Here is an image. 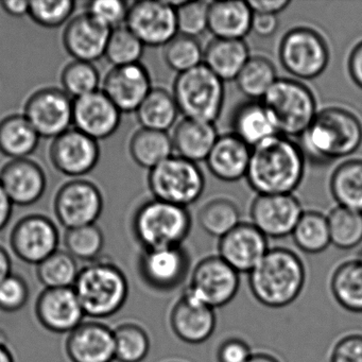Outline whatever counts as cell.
<instances>
[{"instance_id":"obj_34","label":"cell","mask_w":362,"mask_h":362,"mask_svg":"<svg viewBox=\"0 0 362 362\" xmlns=\"http://www.w3.org/2000/svg\"><path fill=\"white\" fill-rule=\"evenodd\" d=\"M330 192L338 206L362 213V160L339 165L330 177Z\"/></svg>"},{"instance_id":"obj_22","label":"cell","mask_w":362,"mask_h":362,"mask_svg":"<svg viewBox=\"0 0 362 362\" xmlns=\"http://www.w3.org/2000/svg\"><path fill=\"white\" fill-rule=\"evenodd\" d=\"M219 256L238 273H250L269 251L268 239L252 223H240L220 238Z\"/></svg>"},{"instance_id":"obj_39","label":"cell","mask_w":362,"mask_h":362,"mask_svg":"<svg viewBox=\"0 0 362 362\" xmlns=\"http://www.w3.org/2000/svg\"><path fill=\"white\" fill-rule=\"evenodd\" d=\"M330 243L341 250H351L362 243V213L337 206L327 216Z\"/></svg>"},{"instance_id":"obj_20","label":"cell","mask_w":362,"mask_h":362,"mask_svg":"<svg viewBox=\"0 0 362 362\" xmlns=\"http://www.w3.org/2000/svg\"><path fill=\"white\" fill-rule=\"evenodd\" d=\"M152 88L149 71L137 63L113 67L103 79L101 90L122 113H136Z\"/></svg>"},{"instance_id":"obj_57","label":"cell","mask_w":362,"mask_h":362,"mask_svg":"<svg viewBox=\"0 0 362 362\" xmlns=\"http://www.w3.org/2000/svg\"><path fill=\"white\" fill-rule=\"evenodd\" d=\"M12 274V259L9 252L0 245V283Z\"/></svg>"},{"instance_id":"obj_54","label":"cell","mask_w":362,"mask_h":362,"mask_svg":"<svg viewBox=\"0 0 362 362\" xmlns=\"http://www.w3.org/2000/svg\"><path fill=\"white\" fill-rule=\"evenodd\" d=\"M349 73L356 86L362 88V41L354 47L349 54Z\"/></svg>"},{"instance_id":"obj_60","label":"cell","mask_w":362,"mask_h":362,"mask_svg":"<svg viewBox=\"0 0 362 362\" xmlns=\"http://www.w3.org/2000/svg\"><path fill=\"white\" fill-rule=\"evenodd\" d=\"M356 259L359 260V262L362 264V249L358 252L357 257H356Z\"/></svg>"},{"instance_id":"obj_7","label":"cell","mask_w":362,"mask_h":362,"mask_svg":"<svg viewBox=\"0 0 362 362\" xmlns=\"http://www.w3.org/2000/svg\"><path fill=\"white\" fill-rule=\"evenodd\" d=\"M173 95L184 117L214 124L223 107V81L202 64L177 75Z\"/></svg>"},{"instance_id":"obj_40","label":"cell","mask_w":362,"mask_h":362,"mask_svg":"<svg viewBox=\"0 0 362 362\" xmlns=\"http://www.w3.org/2000/svg\"><path fill=\"white\" fill-rule=\"evenodd\" d=\"M198 219L203 230L219 239L241 223L238 207L228 199H216L205 204Z\"/></svg>"},{"instance_id":"obj_48","label":"cell","mask_w":362,"mask_h":362,"mask_svg":"<svg viewBox=\"0 0 362 362\" xmlns=\"http://www.w3.org/2000/svg\"><path fill=\"white\" fill-rule=\"evenodd\" d=\"M130 6L122 0H97L86 5V13L110 30L126 24Z\"/></svg>"},{"instance_id":"obj_43","label":"cell","mask_w":362,"mask_h":362,"mask_svg":"<svg viewBox=\"0 0 362 362\" xmlns=\"http://www.w3.org/2000/svg\"><path fill=\"white\" fill-rule=\"evenodd\" d=\"M67 253L76 259L94 262L105 247V235L96 224L67 230L64 236Z\"/></svg>"},{"instance_id":"obj_58","label":"cell","mask_w":362,"mask_h":362,"mask_svg":"<svg viewBox=\"0 0 362 362\" xmlns=\"http://www.w3.org/2000/svg\"><path fill=\"white\" fill-rule=\"evenodd\" d=\"M8 339L3 332H0V362H16L13 354L8 345Z\"/></svg>"},{"instance_id":"obj_50","label":"cell","mask_w":362,"mask_h":362,"mask_svg":"<svg viewBox=\"0 0 362 362\" xmlns=\"http://www.w3.org/2000/svg\"><path fill=\"white\" fill-rule=\"evenodd\" d=\"M330 362H362V334H351L334 344Z\"/></svg>"},{"instance_id":"obj_55","label":"cell","mask_w":362,"mask_h":362,"mask_svg":"<svg viewBox=\"0 0 362 362\" xmlns=\"http://www.w3.org/2000/svg\"><path fill=\"white\" fill-rule=\"evenodd\" d=\"M0 7L10 16L20 18L25 16H29L30 1H26V0H1Z\"/></svg>"},{"instance_id":"obj_30","label":"cell","mask_w":362,"mask_h":362,"mask_svg":"<svg viewBox=\"0 0 362 362\" xmlns=\"http://www.w3.org/2000/svg\"><path fill=\"white\" fill-rule=\"evenodd\" d=\"M232 124L234 134L251 148L279 135L262 101L241 105L233 116Z\"/></svg>"},{"instance_id":"obj_49","label":"cell","mask_w":362,"mask_h":362,"mask_svg":"<svg viewBox=\"0 0 362 362\" xmlns=\"http://www.w3.org/2000/svg\"><path fill=\"white\" fill-rule=\"evenodd\" d=\"M30 296L28 283L24 277L12 273L0 283V310L16 313L26 306Z\"/></svg>"},{"instance_id":"obj_42","label":"cell","mask_w":362,"mask_h":362,"mask_svg":"<svg viewBox=\"0 0 362 362\" xmlns=\"http://www.w3.org/2000/svg\"><path fill=\"white\" fill-rule=\"evenodd\" d=\"M145 47L141 40L124 25L111 31L105 57L113 67L137 64Z\"/></svg>"},{"instance_id":"obj_31","label":"cell","mask_w":362,"mask_h":362,"mask_svg":"<svg viewBox=\"0 0 362 362\" xmlns=\"http://www.w3.org/2000/svg\"><path fill=\"white\" fill-rule=\"evenodd\" d=\"M40 139L24 115L13 114L0 122V153L11 160L29 158L37 150Z\"/></svg>"},{"instance_id":"obj_16","label":"cell","mask_w":362,"mask_h":362,"mask_svg":"<svg viewBox=\"0 0 362 362\" xmlns=\"http://www.w3.org/2000/svg\"><path fill=\"white\" fill-rule=\"evenodd\" d=\"M303 213L292 194H258L250 211L252 224L267 238L274 239L291 235Z\"/></svg>"},{"instance_id":"obj_56","label":"cell","mask_w":362,"mask_h":362,"mask_svg":"<svg viewBox=\"0 0 362 362\" xmlns=\"http://www.w3.org/2000/svg\"><path fill=\"white\" fill-rule=\"evenodd\" d=\"M12 211H13V203L6 194L3 186L0 185V232L8 226L11 220Z\"/></svg>"},{"instance_id":"obj_5","label":"cell","mask_w":362,"mask_h":362,"mask_svg":"<svg viewBox=\"0 0 362 362\" xmlns=\"http://www.w3.org/2000/svg\"><path fill=\"white\" fill-rule=\"evenodd\" d=\"M132 228L144 250L181 247L192 228V217L185 207L153 199L135 211Z\"/></svg>"},{"instance_id":"obj_36","label":"cell","mask_w":362,"mask_h":362,"mask_svg":"<svg viewBox=\"0 0 362 362\" xmlns=\"http://www.w3.org/2000/svg\"><path fill=\"white\" fill-rule=\"evenodd\" d=\"M274 65L264 57H251L236 78L239 90L253 101L262 100L277 81Z\"/></svg>"},{"instance_id":"obj_44","label":"cell","mask_w":362,"mask_h":362,"mask_svg":"<svg viewBox=\"0 0 362 362\" xmlns=\"http://www.w3.org/2000/svg\"><path fill=\"white\" fill-rule=\"evenodd\" d=\"M100 81V74L96 66L82 61L69 63L61 74L63 90L74 100L99 90Z\"/></svg>"},{"instance_id":"obj_11","label":"cell","mask_w":362,"mask_h":362,"mask_svg":"<svg viewBox=\"0 0 362 362\" xmlns=\"http://www.w3.org/2000/svg\"><path fill=\"white\" fill-rule=\"evenodd\" d=\"M103 192L93 182L74 179L57 192L54 209L57 219L66 230L96 224L103 211Z\"/></svg>"},{"instance_id":"obj_29","label":"cell","mask_w":362,"mask_h":362,"mask_svg":"<svg viewBox=\"0 0 362 362\" xmlns=\"http://www.w3.org/2000/svg\"><path fill=\"white\" fill-rule=\"evenodd\" d=\"M250 58L249 47L243 40L215 39L205 47L203 64L222 81H232Z\"/></svg>"},{"instance_id":"obj_35","label":"cell","mask_w":362,"mask_h":362,"mask_svg":"<svg viewBox=\"0 0 362 362\" xmlns=\"http://www.w3.org/2000/svg\"><path fill=\"white\" fill-rule=\"evenodd\" d=\"M180 111L173 94L163 88H152L136 111L141 128L167 132L173 128Z\"/></svg>"},{"instance_id":"obj_45","label":"cell","mask_w":362,"mask_h":362,"mask_svg":"<svg viewBox=\"0 0 362 362\" xmlns=\"http://www.w3.org/2000/svg\"><path fill=\"white\" fill-rule=\"evenodd\" d=\"M204 50L194 37L177 35L164 50V59L169 69L177 75L192 71L203 64Z\"/></svg>"},{"instance_id":"obj_8","label":"cell","mask_w":362,"mask_h":362,"mask_svg":"<svg viewBox=\"0 0 362 362\" xmlns=\"http://www.w3.org/2000/svg\"><path fill=\"white\" fill-rule=\"evenodd\" d=\"M148 185L156 200L186 209L202 196L205 177L198 164L173 156L149 170Z\"/></svg>"},{"instance_id":"obj_15","label":"cell","mask_w":362,"mask_h":362,"mask_svg":"<svg viewBox=\"0 0 362 362\" xmlns=\"http://www.w3.org/2000/svg\"><path fill=\"white\" fill-rule=\"evenodd\" d=\"M49 158L59 173L81 179L96 168L100 160V147L92 137L71 128L52 141Z\"/></svg>"},{"instance_id":"obj_24","label":"cell","mask_w":362,"mask_h":362,"mask_svg":"<svg viewBox=\"0 0 362 362\" xmlns=\"http://www.w3.org/2000/svg\"><path fill=\"white\" fill-rule=\"evenodd\" d=\"M111 31L84 12L67 23L63 45L74 60L94 64L105 57Z\"/></svg>"},{"instance_id":"obj_23","label":"cell","mask_w":362,"mask_h":362,"mask_svg":"<svg viewBox=\"0 0 362 362\" xmlns=\"http://www.w3.org/2000/svg\"><path fill=\"white\" fill-rule=\"evenodd\" d=\"M65 351L71 362H113L114 329L98 321L82 322L67 336Z\"/></svg>"},{"instance_id":"obj_51","label":"cell","mask_w":362,"mask_h":362,"mask_svg":"<svg viewBox=\"0 0 362 362\" xmlns=\"http://www.w3.org/2000/svg\"><path fill=\"white\" fill-rule=\"evenodd\" d=\"M252 351L247 342L230 338L222 342L217 351L218 362H247Z\"/></svg>"},{"instance_id":"obj_13","label":"cell","mask_w":362,"mask_h":362,"mask_svg":"<svg viewBox=\"0 0 362 362\" xmlns=\"http://www.w3.org/2000/svg\"><path fill=\"white\" fill-rule=\"evenodd\" d=\"M124 25L149 47H165L179 35L177 12L168 1L141 0L133 3Z\"/></svg>"},{"instance_id":"obj_3","label":"cell","mask_w":362,"mask_h":362,"mask_svg":"<svg viewBox=\"0 0 362 362\" xmlns=\"http://www.w3.org/2000/svg\"><path fill=\"white\" fill-rule=\"evenodd\" d=\"M306 279L302 259L291 250L274 247L249 273L254 298L270 308L288 306L298 298Z\"/></svg>"},{"instance_id":"obj_25","label":"cell","mask_w":362,"mask_h":362,"mask_svg":"<svg viewBox=\"0 0 362 362\" xmlns=\"http://www.w3.org/2000/svg\"><path fill=\"white\" fill-rule=\"evenodd\" d=\"M215 309L184 292L171 309L170 326L177 338L200 344L211 338L216 328Z\"/></svg>"},{"instance_id":"obj_10","label":"cell","mask_w":362,"mask_h":362,"mask_svg":"<svg viewBox=\"0 0 362 362\" xmlns=\"http://www.w3.org/2000/svg\"><path fill=\"white\" fill-rule=\"evenodd\" d=\"M239 273L220 256L201 260L192 271L186 292L213 309L226 306L236 296Z\"/></svg>"},{"instance_id":"obj_21","label":"cell","mask_w":362,"mask_h":362,"mask_svg":"<svg viewBox=\"0 0 362 362\" xmlns=\"http://www.w3.org/2000/svg\"><path fill=\"white\" fill-rule=\"evenodd\" d=\"M0 185L13 205L31 206L45 194L47 177L41 165L30 158L11 160L0 170Z\"/></svg>"},{"instance_id":"obj_9","label":"cell","mask_w":362,"mask_h":362,"mask_svg":"<svg viewBox=\"0 0 362 362\" xmlns=\"http://www.w3.org/2000/svg\"><path fill=\"white\" fill-rule=\"evenodd\" d=\"M279 61L296 79L313 80L324 73L329 62V49L324 37L308 27H296L284 35Z\"/></svg>"},{"instance_id":"obj_32","label":"cell","mask_w":362,"mask_h":362,"mask_svg":"<svg viewBox=\"0 0 362 362\" xmlns=\"http://www.w3.org/2000/svg\"><path fill=\"white\" fill-rule=\"evenodd\" d=\"M129 150L139 166L151 170L171 158L175 148L168 133L141 128L133 134Z\"/></svg>"},{"instance_id":"obj_53","label":"cell","mask_w":362,"mask_h":362,"mask_svg":"<svg viewBox=\"0 0 362 362\" xmlns=\"http://www.w3.org/2000/svg\"><path fill=\"white\" fill-rule=\"evenodd\" d=\"M247 5L254 14L277 16L289 7L290 1L288 0H251L247 1Z\"/></svg>"},{"instance_id":"obj_18","label":"cell","mask_w":362,"mask_h":362,"mask_svg":"<svg viewBox=\"0 0 362 362\" xmlns=\"http://www.w3.org/2000/svg\"><path fill=\"white\" fill-rule=\"evenodd\" d=\"M122 115L101 90L74 100L73 126L97 141L115 134Z\"/></svg>"},{"instance_id":"obj_19","label":"cell","mask_w":362,"mask_h":362,"mask_svg":"<svg viewBox=\"0 0 362 362\" xmlns=\"http://www.w3.org/2000/svg\"><path fill=\"white\" fill-rule=\"evenodd\" d=\"M35 311L40 324L54 334H69L86 317L74 288H45L35 302Z\"/></svg>"},{"instance_id":"obj_47","label":"cell","mask_w":362,"mask_h":362,"mask_svg":"<svg viewBox=\"0 0 362 362\" xmlns=\"http://www.w3.org/2000/svg\"><path fill=\"white\" fill-rule=\"evenodd\" d=\"M209 3L205 1H185L177 12V33L185 37H200L209 30Z\"/></svg>"},{"instance_id":"obj_38","label":"cell","mask_w":362,"mask_h":362,"mask_svg":"<svg viewBox=\"0 0 362 362\" xmlns=\"http://www.w3.org/2000/svg\"><path fill=\"white\" fill-rule=\"evenodd\" d=\"M80 270L76 258L66 251L58 250L37 266L40 283L45 288H73Z\"/></svg>"},{"instance_id":"obj_52","label":"cell","mask_w":362,"mask_h":362,"mask_svg":"<svg viewBox=\"0 0 362 362\" xmlns=\"http://www.w3.org/2000/svg\"><path fill=\"white\" fill-rule=\"evenodd\" d=\"M277 28H279V18H277V16L253 13L251 31H253L257 37H272L276 33Z\"/></svg>"},{"instance_id":"obj_46","label":"cell","mask_w":362,"mask_h":362,"mask_svg":"<svg viewBox=\"0 0 362 362\" xmlns=\"http://www.w3.org/2000/svg\"><path fill=\"white\" fill-rule=\"evenodd\" d=\"M75 8L73 0H35L30 1L29 16L44 28H59L71 21Z\"/></svg>"},{"instance_id":"obj_14","label":"cell","mask_w":362,"mask_h":362,"mask_svg":"<svg viewBox=\"0 0 362 362\" xmlns=\"http://www.w3.org/2000/svg\"><path fill=\"white\" fill-rule=\"evenodd\" d=\"M59 245L60 233L56 223L43 215L22 218L10 235L13 253L23 262L37 266L58 251Z\"/></svg>"},{"instance_id":"obj_6","label":"cell","mask_w":362,"mask_h":362,"mask_svg":"<svg viewBox=\"0 0 362 362\" xmlns=\"http://www.w3.org/2000/svg\"><path fill=\"white\" fill-rule=\"evenodd\" d=\"M262 103L277 133L288 139L300 137L317 114L313 92L294 79H277Z\"/></svg>"},{"instance_id":"obj_17","label":"cell","mask_w":362,"mask_h":362,"mask_svg":"<svg viewBox=\"0 0 362 362\" xmlns=\"http://www.w3.org/2000/svg\"><path fill=\"white\" fill-rule=\"evenodd\" d=\"M137 267L139 275L149 287L169 291L183 283L187 275L189 257L182 247L144 250Z\"/></svg>"},{"instance_id":"obj_37","label":"cell","mask_w":362,"mask_h":362,"mask_svg":"<svg viewBox=\"0 0 362 362\" xmlns=\"http://www.w3.org/2000/svg\"><path fill=\"white\" fill-rule=\"evenodd\" d=\"M291 235L296 247L305 253H321L332 245L327 217L317 211L303 213Z\"/></svg>"},{"instance_id":"obj_4","label":"cell","mask_w":362,"mask_h":362,"mask_svg":"<svg viewBox=\"0 0 362 362\" xmlns=\"http://www.w3.org/2000/svg\"><path fill=\"white\" fill-rule=\"evenodd\" d=\"M73 288L86 317L93 319L113 317L129 296L126 275L107 258L99 257L82 268Z\"/></svg>"},{"instance_id":"obj_12","label":"cell","mask_w":362,"mask_h":362,"mask_svg":"<svg viewBox=\"0 0 362 362\" xmlns=\"http://www.w3.org/2000/svg\"><path fill=\"white\" fill-rule=\"evenodd\" d=\"M74 99L60 88H45L33 93L23 115L42 139H57L73 126Z\"/></svg>"},{"instance_id":"obj_1","label":"cell","mask_w":362,"mask_h":362,"mask_svg":"<svg viewBox=\"0 0 362 362\" xmlns=\"http://www.w3.org/2000/svg\"><path fill=\"white\" fill-rule=\"evenodd\" d=\"M305 162L298 144L275 135L252 148L245 179L258 194H292L304 177Z\"/></svg>"},{"instance_id":"obj_33","label":"cell","mask_w":362,"mask_h":362,"mask_svg":"<svg viewBox=\"0 0 362 362\" xmlns=\"http://www.w3.org/2000/svg\"><path fill=\"white\" fill-rule=\"evenodd\" d=\"M330 289L334 300L343 308L362 313V264L351 259L342 262L332 273Z\"/></svg>"},{"instance_id":"obj_26","label":"cell","mask_w":362,"mask_h":362,"mask_svg":"<svg viewBox=\"0 0 362 362\" xmlns=\"http://www.w3.org/2000/svg\"><path fill=\"white\" fill-rule=\"evenodd\" d=\"M251 152L252 148L234 133L221 135L205 162L211 175L217 179L237 182L247 175Z\"/></svg>"},{"instance_id":"obj_41","label":"cell","mask_w":362,"mask_h":362,"mask_svg":"<svg viewBox=\"0 0 362 362\" xmlns=\"http://www.w3.org/2000/svg\"><path fill=\"white\" fill-rule=\"evenodd\" d=\"M114 339L115 360L118 362H141L149 354V336L139 324H120L114 329Z\"/></svg>"},{"instance_id":"obj_27","label":"cell","mask_w":362,"mask_h":362,"mask_svg":"<svg viewBox=\"0 0 362 362\" xmlns=\"http://www.w3.org/2000/svg\"><path fill=\"white\" fill-rule=\"evenodd\" d=\"M253 12L247 1H213L209 8V31L220 40H243L251 33Z\"/></svg>"},{"instance_id":"obj_2","label":"cell","mask_w":362,"mask_h":362,"mask_svg":"<svg viewBox=\"0 0 362 362\" xmlns=\"http://www.w3.org/2000/svg\"><path fill=\"white\" fill-rule=\"evenodd\" d=\"M362 144V124L351 111L332 107L317 112L313 122L300 136L305 158L325 164L346 158Z\"/></svg>"},{"instance_id":"obj_59","label":"cell","mask_w":362,"mask_h":362,"mask_svg":"<svg viewBox=\"0 0 362 362\" xmlns=\"http://www.w3.org/2000/svg\"><path fill=\"white\" fill-rule=\"evenodd\" d=\"M247 362H279V360L270 354L256 353L252 354Z\"/></svg>"},{"instance_id":"obj_28","label":"cell","mask_w":362,"mask_h":362,"mask_svg":"<svg viewBox=\"0 0 362 362\" xmlns=\"http://www.w3.org/2000/svg\"><path fill=\"white\" fill-rule=\"evenodd\" d=\"M218 137L214 124L184 118L177 124L171 139L180 158L198 164L206 160Z\"/></svg>"}]
</instances>
